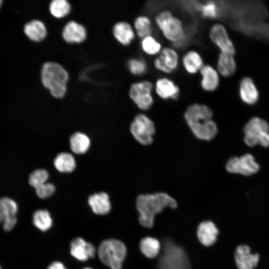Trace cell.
Segmentation results:
<instances>
[{"label": "cell", "instance_id": "obj_24", "mask_svg": "<svg viewBox=\"0 0 269 269\" xmlns=\"http://www.w3.org/2000/svg\"><path fill=\"white\" fill-rule=\"evenodd\" d=\"M23 30L28 38L34 42L42 41L47 35L45 24L37 19H33L27 22L24 26Z\"/></svg>", "mask_w": 269, "mask_h": 269}, {"label": "cell", "instance_id": "obj_5", "mask_svg": "<svg viewBox=\"0 0 269 269\" xmlns=\"http://www.w3.org/2000/svg\"><path fill=\"white\" fill-rule=\"evenodd\" d=\"M155 22L163 37L167 40L179 44L185 38L182 21L170 10L164 9L157 12Z\"/></svg>", "mask_w": 269, "mask_h": 269}, {"label": "cell", "instance_id": "obj_23", "mask_svg": "<svg viewBox=\"0 0 269 269\" xmlns=\"http://www.w3.org/2000/svg\"><path fill=\"white\" fill-rule=\"evenodd\" d=\"M88 203L93 211L98 215L107 214L111 208L109 197L105 192L95 193L90 196Z\"/></svg>", "mask_w": 269, "mask_h": 269}, {"label": "cell", "instance_id": "obj_8", "mask_svg": "<svg viewBox=\"0 0 269 269\" xmlns=\"http://www.w3.org/2000/svg\"><path fill=\"white\" fill-rule=\"evenodd\" d=\"M130 131L134 139L141 144L147 145L153 140L155 133L153 121L146 115H136L130 126Z\"/></svg>", "mask_w": 269, "mask_h": 269}, {"label": "cell", "instance_id": "obj_17", "mask_svg": "<svg viewBox=\"0 0 269 269\" xmlns=\"http://www.w3.org/2000/svg\"><path fill=\"white\" fill-rule=\"evenodd\" d=\"M62 36L67 43H79L86 39L87 32L83 25L72 20L64 26L62 30Z\"/></svg>", "mask_w": 269, "mask_h": 269}, {"label": "cell", "instance_id": "obj_16", "mask_svg": "<svg viewBox=\"0 0 269 269\" xmlns=\"http://www.w3.org/2000/svg\"><path fill=\"white\" fill-rule=\"evenodd\" d=\"M199 73L201 88L205 92H212L218 87L220 82L218 71L209 64H204Z\"/></svg>", "mask_w": 269, "mask_h": 269}, {"label": "cell", "instance_id": "obj_34", "mask_svg": "<svg viewBox=\"0 0 269 269\" xmlns=\"http://www.w3.org/2000/svg\"><path fill=\"white\" fill-rule=\"evenodd\" d=\"M49 174L46 170L43 169H38L33 171L29 175V183L35 188L46 182Z\"/></svg>", "mask_w": 269, "mask_h": 269}, {"label": "cell", "instance_id": "obj_22", "mask_svg": "<svg viewBox=\"0 0 269 269\" xmlns=\"http://www.w3.org/2000/svg\"><path fill=\"white\" fill-rule=\"evenodd\" d=\"M239 93L242 100L249 105L256 104L259 99V92L255 83L249 77H245L241 81Z\"/></svg>", "mask_w": 269, "mask_h": 269}, {"label": "cell", "instance_id": "obj_37", "mask_svg": "<svg viewBox=\"0 0 269 269\" xmlns=\"http://www.w3.org/2000/svg\"><path fill=\"white\" fill-rule=\"evenodd\" d=\"M47 269H66L63 264L59 262L52 263Z\"/></svg>", "mask_w": 269, "mask_h": 269}, {"label": "cell", "instance_id": "obj_32", "mask_svg": "<svg viewBox=\"0 0 269 269\" xmlns=\"http://www.w3.org/2000/svg\"><path fill=\"white\" fill-rule=\"evenodd\" d=\"M49 9L54 17L60 18L69 13L71 6L66 0H53L49 4Z\"/></svg>", "mask_w": 269, "mask_h": 269}, {"label": "cell", "instance_id": "obj_28", "mask_svg": "<svg viewBox=\"0 0 269 269\" xmlns=\"http://www.w3.org/2000/svg\"><path fill=\"white\" fill-rule=\"evenodd\" d=\"M54 165L57 170L62 173L73 171L76 167V162L73 156L67 152L58 154L54 160Z\"/></svg>", "mask_w": 269, "mask_h": 269}, {"label": "cell", "instance_id": "obj_18", "mask_svg": "<svg viewBox=\"0 0 269 269\" xmlns=\"http://www.w3.org/2000/svg\"><path fill=\"white\" fill-rule=\"evenodd\" d=\"M70 246L71 255L79 261H86L94 257L96 250L94 246L81 238L74 239Z\"/></svg>", "mask_w": 269, "mask_h": 269}, {"label": "cell", "instance_id": "obj_14", "mask_svg": "<svg viewBox=\"0 0 269 269\" xmlns=\"http://www.w3.org/2000/svg\"><path fill=\"white\" fill-rule=\"evenodd\" d=\"M154 89L156 95L164 100H177L180 94L179 86L172 80L166 77L156 80Z\"/></svg>", "mask_w": 269, "mask_h": 269}, {"label": "cell", "instance_id": "obj_39", "mask_svg": "<svg viewBox=\"0 0 269 269\" xmlns=\"http://www.w3.org/2000/svg\"><path fill=\"white\" fill-rule=\"evenodd\" d=\"M1 3H2V0H0V7L1 5Z\"/></svg>", "mask_w": 269, "mask_h": 269}, {"label": "cell", "instance_id": "obj_27", "mask_svg": "<svg viewBox=\"0 0 269 269\" xmlns=\"http://www.w3.org/2000/svg\"><path fill=\"white\" fill-rule=\"evenodd\" d=\"M139 248L141 253L146 257L153 259L159 254L161 245L156 239L151 237H146L140 240Z\"/></svg>", "mask_w": 269, "mask_h": 269}, {"label": "cell", "instance_id": "obj_33", "mask_svg": "<svg viewBox=\"0 0 269 269\" xmlns=\"http://www.w3.org/2000/svg\"><path fill=\"white\" fill-rule=\"evenodd\" d=\"M129 71L134 76H142L148 70V65L146 61L142 58H132L127 62Z\"/></svg>", "mask_w": 269, "mask_h": 269}, {"label": "cell", "instance_id": "obj_6", "mask_svg": "<svg viewBox=\"0 0 269 269\" xmlns=\"http://www.w3.org/2000/svg\"><path fill=\"white\" fill-rule=\"evenodd\" d=\"M100 260L112 269H122L126 258L127 249L125 244L116 239L103 241L99 248Z\"/></svg>", "mask_w": 269, "mask_h": 269}, {"label": "cell", "instance_id": "obj_36", "mask_svg": "<svg viewBox=\"0 0 269 269\" xmlns=\"http://www.w3.org/2000/svg\"><path fill=\"white\" fill-rule=\"evenodd\" d=\"M37 195L41 199L47 198L54 193L55 187L51 183H45L35 188Z\"/></svg>", "mask_w": 269, "mask_h": 269}, {"label": "cell", "instance_id": "obj_2", "mask_svg": "<svg viewBox=\"0 0 269 269\" xmlns=\"http://www.w3.org/2000/svg\"><path fill=\"white\" fill-rule=\"evenodd\" d=\"M177 206L176 200L165 192L139 195L136 202L139 222L142 226L151 228L157 214L167 207L175 209Z\"/></svg>", "mask_w": 269, "mask_h": 269}, {"label": "cell", "instance_id": "obj_25", "mask_svg": "<svg viewBox=\"0 0 269 269\" xmlns=\"http://www.w3.org/2000/svg\"><path fill=\"white\" fill-rule=\"evenodd\" d=\"M236 70V63L234 56L220 52L217 63L219 74L225 77H230L234 74Z\"/></svg>", "mask_w": 269, "mask_h": 269}, {"label": "cell", "instance_id": "obj_38", "mask_svg": "<svg viewBox=\"0 0 269 269\" xmlns=\"http://www.w3.org/2000/svg\"><path fill=\"white\" fill-rule=\"evenodd\" d=\"M83 269H93L91 268L86 267V268H83Z\"/></svg>", "mask_w": 269, "mask_h": 269}, {"label": "cell", "instance_id": "obj_13", "mask_svg": "<svg viewBox=\"0 0 269 269\" xmlns=\"http://www.w3.org/2000/svg\"><path fill=\"white\" fill-rule=\"evenodd\" d=\"M18 206L13 199L3 197L0 198V224L5 231H11L17 223Z\"/></svg>", "mask_w": 269, "mask_h": 269}, {"label": "cell", "instance_id": "obj_10", "mask_svg": "<svg viewBox=\"0 0 269 269\" xmlns=\"http://www.w3.org/2000/svg\"><path fill=\"white\" fill-rule=\"evenodd\" d=\"M226 168L229 172L231 173L250 176L258 171L260 169V165L256 161L253 155L247 153L240 157H231L226 163Z\"/></svg>", "mask_w": 269, "mask_h": 269}, {"label": "cell", "instance_id": "obj_29", "mask_svg": "<svg viewBox=\"0 0 269 269\" xmlns=\"http://www.w3.org/2000/svg\"><path fill=\"white\" fill-rule=\"evenodd\" d=\"M71 150L76 154H83L87 151L90 146V140L84 134L77 132L70 138Z\"/></svg>", "mask_w": 269, "mask_h": 269}, {"label": "cell", "instance_id": "obj_15", "mask_svg": "<svg viewBox=\"0 0 269 269\" xmlns=\"http://www.w3.org/2000/svg\"><path fill=\"white\" fill-rule=\"evenodd\" d=\"M235 260L238 269H254L258 263L259 255L252 254L249 247L242 245L236 249Z\"/></svg>", "mask_w": 269, "mask_h": 269}, {"label": "cell", "instance_id": "obj_35", "mask_svg": "<svg viewBox=\"0 0 269 269\" xmlns=\"http://www.w3.org/2000/svg\"><path fill=\"white\" fill-rule=\"evenodd\" d=\"M198 9L201 15L205 18H214L218 15L217 5L212 1L199 4Z\"/></svg>", "mask_w": 269, "mask_h": 269}, {"label": "cell", "instance_id": "obj_1", "mask_svg": "<svg viewBox=\"0 0 269 269\" xmlns=\"http://www.w3.org/2000/svg\"><path fill=\"white\" fill-rule=\"evenodd\" d=\"M213 112L208 106L199 103L189 105L184 113L185 120L198 139L210 140L217 134V126L212 120Z\"/></svg>", "mask_w": 269, "mask_h": 269}, {"label": "cell", "instance_id": "obj_12", "mask_svg": "<svg viewBox=\"0 0 269 269\" xmlns=\"http://www.w3.org/2000/svg\"><path fill=\"white\" fill-rule=\"evenodd\" d=\"M209 38L220 49L221 53L234 56L235 48L229 38L225 27L221 23H216L210 28Z\"/></svg>", "mask_w": 269, "mask_h": 269}, {"label": "cell", "instance_id": "obj_40", "mask_svg": "<svg viewBox=\"0 0 269 269\" xmlns=\"http://www.w3.org/2000/svg\"><path fill=\"white\" fill-rule=\"evenodd\" d=\"M0 269H2L0 267Z\"/></svg>", "mask_w": 269, "mask_h": 269}, {"label": "cell", "instance_id": "obj_7", "mask_svg": "<svg viewBox=\"0 0 269 269\" xmlns=\"http://www.w3.org/2000/svg\"><path fill=\"white\" fill-rule=\"evenodd\" d=\"M244 141L250 147L259 144L269 146V125L263 119L255 117L249 120L244 128Z\"/></svg>", "mask_w": 269, "mask_h": 269}, {"label": "cell", "instance_id": "obj_19", "mask_svg": "<svg viewBox=\"0 0 269 269\" xmlns=\"http://www.w3.org/2000/svg\"><path fill=\"white\" fill-rule=\"evenodd\" d=\"M219 231L214 224L210 221H205L198 226L197 234L200 243L205 246L209 247L213 245L217 240Z\"/></svg>", "mask_w": 269, "mask_h": 269}, {"label": "cell", "instance_id": "obj_9", "mask_svg": "<svg viewBox=\"0 0 269 269\" xmlns=\"http://www.w3.org/2000/svg\"><path fill=\"white\" fill-rule=\"evenodd\" d=\"M154 85L147 80L134 82L129 89V96L135 105L142 111L149 110L154 102L152 91Z\"/></svg>", "mask_w": 269, "mask_h": 269}, {"label": "cell", "instance_id": "obj_30", "mask_svg": "<svg viewBox=\"0 0 269 269\" xmlns=\"http://www.w3.org/2000/svg\"><path fill=\"white\" fill-rule=\"evenodd\" d=\"M140 45L142 51L149 56H157L162 49L161 43L152 35L141 39Z\"/></svg>", "mask_w": 269, "mask_h": 269}, {"label": "cell", "instance_id": "obj_21", "mask_svg": "<svg viewBox=\"0 0 269 269\" xmlns=\"http://www.w3.org/2000/svg\"><path fill=\"white\" fill-rule=\"evenodd\" d=\"M182 64L186 72L192 75L199 72L204 65L202 56L195 50L185 53L182 58Z\"/></svg>", "mask_w": 269, "mask_h": 269}, {"label": "cell", "instance_id": "obj_31", "mask_svg": "<svg viewBox=\"0 0 269 269\" xmlns=\"http://www.w3.org/2000/svg\"><path fill=\"white\" fill-rule=\"evenodd\" d=\"M33 224L42 231L49 229L52 224V218L49 213L46 210H38L33 215Z\"/></svg>", "mask_w": 269, "mask_h": 269}, {"label": "cell", "instance_id": "obj_3", "mask_svg": "<svg viewBox=\"0 0 269 269\" xmlns=\"http://www.w3.org/2000/svg\"><path fill=\"white\" fill-rule=\"evenodd\" d=\"M41 80L43 85L56 98H63L66 92L69 75L59 63L47 62L42 65Z\"/></svg>", "mask_w": 269, "mask_h": 269}, {"label": "cell", "instance_id": "obj_26", "mask_svg": "<svg viewBox=\"0 0 269 269\" xmlns=\"http://www.w3.org/2000/svg\"><path fill=\"white\" fill-rule=\"evenodd\" d=\"M134 29L135 34L140 39L152 35V23L147 15H140L137 16L134 22Z\"/></svg>", "mask_w": 269, "mask_h": 269}, {"label": "cell", "instance_id": "obj_4", "mask_svg": "<svg viewBox=\"0 0 269 269\" xmlns=\"http://www.w3.org/2000/svg\"><path fill=\"white\" fill-rule=\"evenodd\" d=\"M157 267L159 269H191L190 261L184 250L167 238L163 240Z\"/></svg>", "mask_w": 269, "mask_h": 269}, {"label": "cell", "instance_id": "obj_11", "mask_svg": "<svg viewBox=\"0 0 269 269\" xmlns=\"http://www.w3.org/2000/svg\"><path fill=\"white\" fill-rule=\"evenodd\" d=\"M179 58L177 51L170 47L162 48L153 61V65L158 71L171 74L177 70Z\"/></svg>", "mask_w": 269, "mask_h": 269}, {"label": "cell", "instance_id": "obj_20", "mask_svg": "<svg viewBox=\"0 0 269 269\" xmlns=\"http://www.w3.org/2000/svg\"><path fill=\"white\" fill-rule=\"evenodd\" d=\"M113 33L116 40L121 44L129 45L134 39L135 33L132 26L126 21L117 22L113 28Z\"/></svg>", "mask_w": 269, "mask_h": 269}]
</instances>
